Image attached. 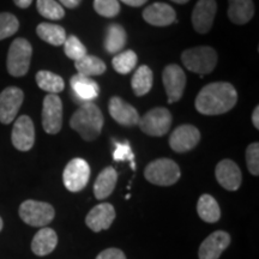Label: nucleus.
<instances>
[{"label": "nucleus", "instance_id": "1", "mask_svg": "<svg viewBox=\"0 0 259 259\" xmlns=\"http://www.w3.org/2000/svg\"><path fill=\"white\" fill-rule=\"evenodd\" d=\"M238 93L228 82H213L198 93L194 101L197 112L204 115H220L229 112L236 105Z\"/></svg>", "mask_w": 259, "mask_h": 259}, {"label": "nucleus", "instance_id": "2", "mask_svg": "<svg viewBox=\"0 0 259 259\" xmlns=\"http://www.w3.org/2000/svg\"><path fill=\"white\" fill-rule=\"evenodd\" d=\"M70 126L84 141H95L103 127L102 112L92 101L80 103L79 108L71 116Z\"/></svg>", "mask_w": 259, "mask_h": 259}, {"label": "nucleus", "instance_id": "3", "mask_svg": "<svg viewBox=\"0 0 259 259\" xmlns=\"http://www.w3.org/2000/svg\"><path fill=\"white\" fill-rule=\"evenodd\" d=\"M181 61L191 72L200 76L212 72L218 64V53L211 47L200 46L186 50L181 54Z\"/></svg>", "mask_w": 259, "mask_h": 259}, {"label": "nucleus", "instance_id": "4", "mask_svg": "<svg viewBox=\"0 0 259 259\" xmlns=\"http://www.w3.org/2000/svg\"><path fill=\"white\" fill-rule=\"evenodd\" d=\"M180 168L173 160L158 158L145 167L144 177L149 183L157 186L174 185L180 179Z\"/></svg>", "mask_w": 259, "mask_h": 259}, {"label": "nucleus", "instance_id": "5", "mask_svg": "<svg viewBox=\"0 0 259 259\" xmlns=\"http://www.w3.org/2000/svg\"><path fill=\"white\" fill-rule=\"evenodd\" d=\"M32 47L25 38L18 37L12 42L8 54V71L11 76H25L30 67Z\"/></svg>", "mask_w": 259, "mask_h": 259}, {"label": "nucleus", "instance_id": "6", "mask_svg": "<svg viewBox=\"0 0 259 259\" xmlns=\"http://www.w3.org/2000/svg\"><path fill=\"white\" fill-rule=\"evenodd\" d=\"M19 216L27 225L44 228L53 221L56 211L51 204L29 199L19 206Z\"/></svg>", "mask_w": 259, "mask_h": 259}, {"label": "nucleus", "instance_id": "7", "mask_svg": "<svg viewBox=\"0 0 259 259\" xmlns=\"http://www.w3.org/2000/svg\"><path fill=\"white\" fill-rule=\"evenodd\" d=\"M170 112L163 107H156L139 118V127L145 135L151 137H162L169 131L171 125Z\"/></svg>", "mask_w": 259, "mask_h": 259}, {"label": "nucleus", "instance_id": "8", "mask_svg": "<svg viewBox=\"0 0 259 259\" xmlns=\"http://www.w3.org/2000/svg\"><path fill=\"white\" fill-rule=\"evenodd\" d=\"M90 178L89 163L83 158H73L65 167L64 185L70 192H79L87 186Z\"/></svg>", "mask_w": 259, "mask_h": 259}, {"label": "nucleus", "instance_id": "9", "mask_svg": "<svg viewBox=\"0 0 259 259\" xmlns=\"http://www.w3.org/2000/svg\"><path fill=\"white\" fill-rule=\"evenodd\" d=\"M42 126L48 135H57L63 126V102L60 97L48 94L42 106Z\"/></svg>", "mask_w": 259, "mask_h": 259}, {"label": "nucleus", "instance_id": "10", "mask_svg": "<svg viewBox=\"0 0 259 259\" xmlns=\"http://www.w3.org/2000/svg\"><path fill=\"white\" fill-rule=\"evenodd\" d=\"M164 89L168 96V102L179 101L183 97L186 87V76L183 69L177 64H170L164 67L162 73Z\"/></svg>", "mask_w": 259, "mask_h": 259}, {"label": "nucleus", "instance_id": "11", "mask_svg": "<svg viewBox=\"0 0 259 259\" xmlns=\"http://www.w3.org/2000/svg\"><path fill=\"white\" fill-rule=\"evenodd\" d=\"M24 93L17 87H9L0 93V122L11 124L21 108Z\"/></svg>", "mask_w": 259, "mask_h": 259}, {"label": "nucleus", "instance_id": "12", "mask_svg": "<svg viewBox=\"0 0 259 259\" xmlns=\"http://www.w3.org/2000/svg\"><path fill=\"white\" fill-rule=\"evenodd\" d=\"M11 141L19 151H29L35 143L34 122L28 115H21L15 121L12 128Z\"/></svg>", "mask_w": 259, "mask_h": 259}, {"label": "nucleus", "instance_id": "13", "mask_svg": "<svg viewBox=\"0 0 259 259\" xmlns=\"http://www.w3.org/2000/svg\"><path fill=\"white\" fill-rule=\"evenodd\" d=\"M200 141V132L193 125H180L171 132L169 145L176 153H186L197 147Z\"/></svg>", "mask_w": 259, "mask_h": 259}, {"label": "nucleus", "instance_id": "14", "mask_svg": "<svg viewBox=\"0 0 259 259\" xmlns=\"http://www.w3.org/2000/svg\"><path fill=\"white\" fill-rule=\"evenodd\" d=\"M218 4L215 0H198L192 12V24L194 30L199 34L210 31L215 19Z\"/></svg>", "mask_w": 259, "mask_h": 259}, {"label": "nucleus", "instance_id": "15", "mask_svg": "<svg viewBox=\"0 0 259 259\" xmlns=\"http://www.w3.org/2000/svg\"><path fill=\"white\" fill-rule=\"evenodd\" d=\"M215 177L219 184L227 191H236L241 185V170L234 161L222 160L215 168Z\"/></svg>", "mask_w": 259, "mask_h": 259}, {"label": "nucleus", "instance_id": "16", "mask_svg": "<svg viewBox=\"0 0 259 259\" xmlns=\"http://www.w3.org/2000/svg\"><path fill=\"white\" fill-rule=\"evenodd\" d=\"M231 244V235L225 231H216L210 234L200 245L199 259H219L222 252Z\"/></svg>", "mask_w": 259, "mask_h": 259}, {"label": "nucleus", "instance_id": "17", "mask_svg": "<svg viewBox=\"0 0 259 259\" xmlns=\"http://www.w3.org/2000/svg\"><path fill=\"white\" fill-rule=\"evenodd\" d=\"M109 114L114 120L122 126H131L138 125L139 122V114L137 109L130 103L125 102L120 97L114 96L112 97L108 105Z\"/></svg>", "mask_w": 259, "mask_h": 259}, {"label": "nucleus", "instance_id": "18", "mask_svg": "<svg viewBox=\"0 0 259 259\" xmlns=\"http://www.w3.org/2000/svg\"><path fill=\"white\" fill-rule=\"evenodd\" d=\"M114 219V206L109 203H101L90 210L85 218V223L93 232H101L108 229Z\"/></svg>", "mask_w": 259, "mask_h": 259}, {"label": "nucleus", "instance_id": "19", "mask_svg": "<svg viewBox=\"0 0 259 259\" xmlns=\"http://www.w3.org/2000/svg\"><path fill=\"white\" fill-rule=\"evenodd\" d=\"M143 18L147 23L155 27H167L174 23L177 14L174 9L164 3H154L143 11Z\"/></svg>", "mask_w": 259, "mask_h": 259}, {"label": "nucleus", "instance_id": "20", "mask_svg": "<svg viewBox=\"0 0 259 259\" xmlns=\"http://www.w3.org/2000/svg\"><path fill=\"white\" fill-rule=\"evenodd\" d=\"M71 90H72L73 96L78 99L79 101L89 102L95 100L99 96L100 87L95 80L90 77L82 76V74H76L70 79Z\"/></svg>", "mask_w": 259, "mask_h": 259}, {"label": "nucleus", "instance_id": "21", "mask_svg": "<svg viewBox=\"0 0 259 259\" xmlns=\"http://www.w3.org/2000/svg\"><path fill=\"white\" fill-rule=\"evenodd\" d=\"M58 244V235L57 233L52 228H44L40 229L34 239L31 241V251L36 255L44 257V255L50 254L51 252L54 251Z\"/></svg>", "mask_w": 259, "mask_h": 259}, {"label": "nucleus", "instance_id": "22", "mask_svg": "<svg viewBox=\"0 0 259 259\" xmlns=\"http://www.w3.org/2000/svg\"><path fill=\"white\" fill-rule=\"evenodd\" d=\"M118 181V173L113 167H106L99 174L94 184V194L97 199L102 200L108 198L115 189Z\"/></svg>", "mask_w": 259, "mask_h": 259}, {"label": "nucleus", "instance_id": "23", "mask_svg": "<svg viewBox=\"0 0 259 259\" xmlns=\"http://www.w3.org/2000/svg\"><path fill=\"white\" fill-rule=\"evenodd\" d=\"M228 17L234 24H246L253 17L254 4L252 0H228Z\"/></svg>", "mask_w": 259, "mask_h": 259}, {"label": "nucleus", "instance_id": "24", "mask_svg": "<svg viewBox=\"0 0 259 259\" xmlns=\"http://www.w3.org/2000/svg\"><path fill=\"white\" fill-rule=\"evenodd\" d=\"M126 41H127V34L125 29L120 24L113 23L107 28L105 37V48L108 53L118 54L124 50Z\"/></svg>", "mask_w": 259, "mask_h": 259}, {"label": "nucleus", "instance_id": "25", "mask_svg": "<svg viewBox=\"0 0 259 259\" xmlns=\"http://www.w3.org/2000/svg\"><path fill=\"white\" fill-rule=\"evenodd\" d=\"M154 74L153 71L147 65L139 66L134 73L131 80V87L136 96H144L153 88Z\"/></svg>", "mask_w": 259, "mask_h": 259}, {"label": "nucleus", "instance_id": "26", "mask_svg": "<svg viewBox=\"0 0 259 259\" xmlns=\"http://www.w3.org/2000/svg\"><path fill=\"white\" fill-rule=\"evenodd\" d=\"M197 212L204 222L215 223L221 218L219 203L210 194H202L197 203Z\"/></svg>", "mask_w": 259, "mask_h": 259}, {"label": "nucleus", "instance_id": "27", "mask_svg": "<svg viewBox=\"0 0 259 259\" xmlns=\"http://www.w3.org/2000/svg\"><path fill=\"white\" fill-rule=\"evenodd\" d=\"M38 37L52 46H61L66 40V31L61 25L52 23H40L36 28Z\"/></svg>", "mask_w": 259, "mask_h": 259}, {"label": "nucleus", "instance_id": "28", "mask_svg": "<svg viewBox=\"0 0 259 259\" xmlns=\"http://www.w3.org/2000/svg\"><path fill=\"white\" fill-rule=\"evenodd\" d=\"M74 66H76V70L78 71V74L90 77V78L93 76H100V74L105 73L107 69L106 64L100 58L89 56V54L80 58L79 60L74 61Z\"/></svg>", "mask_w": 259, "mask_h": 259}, {"label": "nucleus", "instance_id": "29", "mask_svg": "<svg viewBox=\"0 0 259 259\" xmlns=\"http://www.w3.org/2000/svg\"><path fill=\"white\" fill-rule=\"evenodd\" d=\"M36 83L38 88L45 92L54 94L61 93L65 88V82L63 77L51 72V71H38L36 73Z\"/></svg>", "mask_w": 259, "mask_h": 259}, {"label": "nucleus", "instance_id": "30", "mask_svg": "<svg viewBox=\"0 0 259 259\" xmlns=\"http://www.w3.org/2000/svg\"><path fill=\"white\" fill-rule=\"evenodd\" d=\"M112 65L118 73L127 74L137 65V54L131 50L120 52V53H118L113 58Z\"/></svg>", "mask_w": 259, "mask_h": 259}, {"label": "nucleus", "instance_id": "31", "mask_svg": "<svg viewBox=\"0 0 259 259\" xmlns=\"http://www.w3.org/2000/svg\"><path fill=\"white\" fill-rule=\"evenodd\" d=\"M38 14L51 21H60L65 17V10L56 0H37Z\"/></svg>", "mask_w": 259, "mask_h": 259}, {"label": "nucleus", "instance_id": "32", "mask_svg": "<svg viewBox=\"0 0 259 259\" xmlns=\"http://www.w3.org/2000/svg\"><path fill=\"white\" fill-rule=\"evenodd\" d=\"M64 52L67 58L74 61L79 60L80 58L87 56V48L80 42V40L74 35H70L64 42Z\"/></svg>", "mask_w": 259, "mask_h": 259}, {"label": "nucleus", "instance_id": "33", "mask_svg": "<svg viewBox=\"0 0 259 259\" xmlns=\"http://www.w3.org/2000/svg\"><path fill=\"white\" fill-rule=\"evenodd\" d=\"M19 22L10 12H0V40H4L17 32Z\"/></svg>", "mask_w": 259, "mask_h": 259}, {"label": "nucleus", "instance_id": "34", "mask_svg": "<svg viewBox=\"0 0 259 259\" xmlns=\"http://www.w3.org/2000/svg\"><path fill=\"white\" fill-rule=\"evenodd\" d=\"M94 9L102 17L113 18L120 12L118 0H94Z\"/></svg>", "mask_w": 259, "mask_h": 259}, {"label": "nucleus", "instance_id": "35", "mask_svg": "<svg viewBox=\"0 0 259 259\" xmlns=\"http://www.w3.org/2000/svg\"><path fill=\"white\" fill-rule=\"evenodd\" d=\"M114 153H113V158L116 162H122L127 161L131 163L132 169H136V163H135V154L132 151L131 145H130L128 142H124V143H120V142H114Z\"/></svg>", "mask_w": 259, "mask_h": 259}, {"label": "nucleus", "instance_id": "36", "mask_svg": "<svg viewBox=\"0 0 259 259\" xmlns=\"http://www.w3.org/2000/svg\"><path fill=\"white\" fill-rule=\"evenodd\" d=\"M246 162L247 168L252 176L257 177L259 174V144L252 143L246 149Z\"/></svg>", "mask_w": 259, "mask_h": 259}, {"label": "nucleus", "instance_id": "37", "mask_svg": "<svg viewBox=\"0 0 259 259\" xmlns=\"http://www.w3.org/2000/svg\"><path fill=\"white\" fill-rule=\"evenodd\" d=\"M96 259H126V255L124 252L119 248H107V250L102 251L101 253L97 255Z\"/></svg>", "mask_w": 259, "mask_h": 259}, {"label": "nucleus", "instance_id": "38", "mask_svg": "<svg viewBox=\"0 0 259 259\" xmlns=\"http://www.w3.org/2000/svg\"><path fill=\"white\" fill-rule=\"evenodd\" d=\"M82 0H59V4L67 9H76Z\"/></svg>", "mask_w": 259, "mask_h": 259}, {"label": "nucleus", "instance_id": "39", "mask_svg": "<svg viewBox=\"0 0 259 259\" xmlns=\"http://www.w3.org/2000/svg\"><path fill=\"white\" fill-rule=\"evenodd\" d=\"M120 2L128 6H132V8H139V6L144 5L148 0H120Z\"/></svg>", "mask_w": 259, "mask_h": 259}, {"label": "nucleus", "instance_id": "40", "mask_svg": "<svg viewBox=\"0 0 259 259\" xmlns=\"http://www.w3.org/2000/svg\"><path fill=\"white\" fill-rule=\"evenodd\" d=\"M252 124L255 128H259V107L257 106L252 113Z\"/></svg>", "mask_w": 259, "mask_h": 259}, {"label": "nucleus", "instance_id": "41", "mask_svg": "<svg viewBox=\"0 0 259 259\" xmlns=\"http://www.w3.org/2000/svg\"><path fill=\"white\" fill-rule=\"evenodd\" d=\"M14 2H15V4L18 6V8L27 9V8H29V6L31 5L32 0H14Z\"/></svg>", "mask_w": 259, "mask_h": 259}, {"label": "nucleus", "instance_id": "42", "mask_svg": "<svg viewBox=\"0 0 259 259\" xmlns=\"http://www.w3.org/2000/svg\"><path fill=\"white\" fill-rule=\"evenodd\" d=\"M173 3H177V4H186V3H189L190 0H171Z\"/></svg>", "mask_w": 259, "mask_h": 259}, {"label": "nucleus", "instance_id": "43", "mask_svg": "<svg viewBox=\"0 0 259 259\" xmlns=\"http://www.w3.org/2000/svg\"><path fill=\"white\" fill-rule=\"evenodd\" d=\"M3 226H4V223H3V219L0 218V232H2V229H3Z\"/></svg>", "mask_w": 259, "mask_h": 259}]
</instances>
